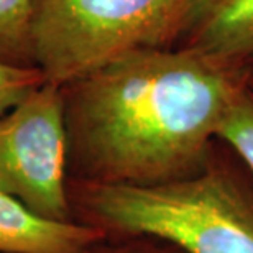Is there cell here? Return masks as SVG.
Wrapping results in <instances>:
<instances>
[{"label":"cell","mask_w":253,"mask_h":253,"mask_svg":"<svg viewBox=\"0 0 253 253\" xmlns=\"http://www.w3.org/2000/svg\"><path fill=\"white\" fill-rule=\"evenodd\" d=\"M245 87L247 68L181 48L130 53L63 85L69 181L155 186L199 173Z\"/></svg>","instance_id":"cell-1"},{"label":"cell","mask_w":253,"mask_h":253,"mask_svg":"<svg viewBox=\"0 0 253 253\" xmlns=\"http://www.w3.org/2000/svg\"><path fill=\"white\" fill-rule=\"evenodd\" d=\"M73 220L105 235H146L183 253H253V176L217 140L206 166L155 186L68 181Z\"/></svg>","instance_id":"cell-2"},{"label":"cell","mask_w":253,"mask_h":253,"mask_svg":"<svg viewBox=\"0 0 253 253\" xmlns=\"http://www.w3.org/2000/svg\"><path fill=\"white\" fill-rule=\"evenodd\" d=\"M191 0H33L35 66L58 87L141 49L173 48Z\"/></svg>","instance_id":"cell-3"},{"label":"cell","mask_w":253,"mask_h":253,"mask_svg":"<svg viewBox=\"0 0 253 253\" xmlns=\"http://www.w3.org/2000/svg\"><path fill=\"white\" fill-rule=\"evenodd\" d=\"M61 87L44 83L0 115V191L35 214L73 220Z\"/></svg>","instance_id":"cell-4"},{"label":"cell","mask_w":253,"mask_h":253,"mask_svg":"<svg viewBox=\"0 0 253 253\" xmlns=\"http://www.w3.org/2000/svg\"><path fill=\"white\" fill-rule=\"evenodd\" d=\"M173 48L247 68L253 61V0H191Z\"/></svg>","instance_id":"cell-5"},{"label":"cell","mask_w":253,"mask_h":253,"mask_svg":"<svg viewBox=\"0 0 253 253\" xmlns=\"http://www.w3.org/2000/svg\"><path fill=\"white\" fill-rule=\"evenodd\" d=\"M102 237L81 222L44 219L0 191V253H81Z\"/></svg>","instance_id":"cell-6"},{"label":"cell","mask_w":253,"mask_h":253,"mask_svg":"<svg viewBox=\"0 0 253 253\" xmlns=\"http://www.w3.org/2000/svg\"><path fill=\"white\" fill-rule=\"evenodd\" d=\"M33 0H0V59L35 66L32 49Z\"/></svg>","instance_id":"cell-7"},{"label":"cell","mask_w":253,"mask_h":253,"mask_svg":"<svg viewBox=\"0 0 253 253\" xmlns=\"http://www.w3.org/2000/svg\"><path fill=\"white\" fill-rule=\"evenodd\" d=\"M217 140L234 151L253 176V90L245 87L222 117Z\"/></svg>","instance_id":"cell-8"},{"label":"cell","mask_w":253,"mask_h":253,"mask_svg":"<svg viewBox=\"0 0 253 253\" xmlns=\"http://www.w3.org/2000/svg\"><path fill=\"white\" fill-rule=\"evenodd\" d=\"M46 83V78L37 66H17L0 59V115Z\"/></svg>","instance_id":"cell-9"},{"label":"cell","mask_w":253,"mask_h":253,"mask_svg":"<svg viewBox=\"0 0 253 253\" xmlns=\"http://www.w3.org/2000/svg\"><path fill=\"white\" fill-rule=\"evenodd\" d=\"M81 253H183L165 240L146 235H105Z\"/></svg>","instance_id":"cell-10"},{"label":"cell","mask_w":253,"mask_h":253,"mask_svg":"<svg viewBox=\"0 0 253 253\" xmlns=\"http://www.w3.org/2000/svg\"><path fill=\"white\" fill-rule=\"evenodd\" d=\"M247 85L253 90V61L247 66Z\"/></svg>","instance_id":"cell-11"}]
</instances>
